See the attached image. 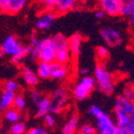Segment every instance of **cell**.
I'll return each mask as SVG.
<instances>
[{"label":"cell","instance_id":"1","mask_svg":"<svg viewBox=\"0 0 134 134\" xmlns=\"http://www.w3.org/2000/svg\"><path fill=\"white\" fill-rule=\"evenodd\" d=\"M89 113L96 119V130L99 134H116L118 126L116 122L98 105H91Z\"/></svg>","mask_w":134,"mask_h":134},{"label":"cell","instance_id":"2","mask_svg":"<svg viewBox=\"0 0 134 134\" xmlns=\"http://www.w3.org/2000/svg\"><path fill=\"white\" fill-rule=\"evenodd\" d=\"M114 109L118 127H127L132 120H134V100L120 96L116 99Z\"/></svg>","mask_w":134,"mask_h":134},{"label":"cell","instance_id":"3","mask_svg":"<svg viewBox=\"0 0 134 134\" xmlns=\"http://www.w3.org/2000/svg\"><path fill=\"white\" fill-rule=\"evenodd\" d=\"M94 81L99 89L105 94H111L115 88L114 76L103 62H100L94 69Z\"/></svg>","mask_w":134,"mask_h":134},{"label":"cell","instance_id":"4","mask_svg":"<svg viewBox=\"0 0 134 134\" xmlns=\"http://www.w3.org/2000/svg\"><path fill=\"white\" fill-rule=\"evenodd\" d=\"M96 86V81L94 77L90 75H85L77 82L73 89V97L77 101H83V100L87 99Z\"/></svg>","mask_w":134,"mask_h":134},{"label":"cell","instance_id":"5","mask_svg":"<svg viewBox=\"0 0 134 134\" xmlns=\"http://www.w3.org/2000/svg\"><path fill=\"white\" fill-rule=\"evenodd\" d=\"M0 49L3 55L10 56L11 58L17 57V56H25V57L27 56L24 49V45L14 36H8L0 44Z\"/></svg>","mask_w":134,"mask_h":134},{"label":"cell","instance_id":"6","mask_svg":"<svg viewBox=\"0 0 134 134\" xmlns=\"http://www.w3.org/2000/svg\"><path fill=\"white\" fill-rule=\"evenodd\" d=\"M68 91L63 87H59L49 96L51 100V111L53 114H59L64 109L68 103Z\"/></svg>","mask_w":134,"mask_h":134},{"label":"cell","instance_id":"7","mask_svg":"<svg viewBox=\"0 0 134 134\" xmlns=\"http://www.w3.org/2000/svg\"><path fill=\"white\" fill-rule=\"evenodd\" d=\"M38 59L40 62L52 63L56 60V51L49 44L47 39L40 40L38 46Z\"/></svg>","mask_w":134,"mask_h":134},{"label":"cell","instance_id":"8","mask_svg":"<svg viewBox=\"0 0 134 134\" xmlns=\"http://www.w3.org/2000/svg\"><path fill=\"white\" fill-rule=\"evenodd\" d=\"M101 37L109 47H117L122 42V36L118 29L114 27H105L101 30Z\"/></svg>","mask_w":134,"mask_h":134},{"label":"cell","instance_id":"9","mask_svg":"<svg viewBox=\"0 0 134 134\" xmlns=\"http://www.w3.org/2000/svg\"><path fill=\"white\" fill-rule=\"evenodd\" d=\"M28 0H0V12L14 15L19 13Z\"/></svg>","mask_w":134,"mask_h":134},{"label":"cell","instance_id":"10","mask_svg":"<svg viewBox=\"0 0 134 134\" xmlns=\"http://www.w3.org/2000/svg\"><path fill=\"white\" fill-rule=\"evenodd\" d=\"M100 9L109 16L120 15V1L119 0H99Z\"/></svg>","mask_w":134,"mask_h":134},{"label":"cell","instance_id":"11","mask_svg":"<svg viewBox=\"0 0 134 134\" xmlns=\"http://www.w3.org/2000/svg\"><path fill=\"white\" fill-rule=\"evenodd\" d=\"M56 17H57V15L54 11H43L37 20L36 26L39 30H47L53 25Z\"/></svg>","mask_w":134,"mask_h":134},{"label":"cell","instance_id":"12","mask_svg":"<svg viewBox=\"0 0 134 134\" xmlns=\"http://www.w3.org/2000/svg\"><path fill=\"white\" fill-rule=\"evenodd\" d=\"M51 65V79L57 80V81H62L66 79L69 75V69L66 64L59 63L57 61H54L49 63Z\"/></svg>","mask_w":134,"mask_h":134},{"label":"cell","instance_id":"13","mask_svg":"<svg viewBox=\"0 0 134 134\" xmlns=\"http://www.w3.org/2000/svg\"><path fill=\"white\" fill-rule=\"evenodd\" d=\"M83 41H84V37L81 33H74L69 39V51H70L72 58H77L80 56Z\"/></svg>","mask_w":134,"mask_h":134},{"label":"cell","instance_id":"14","mask_svg":"<svg viewBox=\"0 0 134 134\" xmlns=\"http://www.w3.org/2000/svg\"><path fill=\"white\" fill-rule=\"evenodd\" d=\"M79 0H57L54 8V12L56 15H62L70 12L76 5Z\"/></svg>","mask_w":134,"mask_h":134},{"label":"cell","instance_id":"15","mask_svg":"<svg viewBox=\"0 0 134 134\" xmlns=\"http://www.w3.org/2000/svg\"><path fill=\"white\" fill-rule=\"evenodd\" d=\"M47 40L56 52L62 49H69V39H66L61 33H57V35L48 38Z\"/></svg>","mask_w":134,"mask_h":134},{"label":"cell","instance_id":"16","mask_svg":"<svg viewBox=\"0 0 134 134\" xmlns=\"http://www.w3.org/2000/svg\"><path fill=\"white\" fill-rule=\"evenodd\" d=\"M79 122H80L79 115L72 114L64 124L61 134H76L77 130H79Z\"/></svg>","mask_w":134,"mask_h":134},{"label":"cell","instance_id":"17","mask_svg":"<svg viewBox=\"0 0 134 134\" xmlns=\"http://www.w3.org/2000/svg\"><path fill=\"white\" fill-rule=\"evenodd\" d=\"M37 105V116L38 117H44L46 114L51 113V100L49 97L42 96L39 101L36 103Z\"/></svg>","mask_w":134,"mask_h":134},{"label":"cell","instance_id":"18","mask_svg":"<svg viewBox=\"0 0 134 134\" xmlns=\"http://www.w3.org/2000/svg\"><path fill=\"white\" fill-rule=\"evenodd\" d=\"M15 91H11L8 89H4L0 97V109L1 110H5L9 107L13 106V102L15 99Z\"/></svg>","mask_w":134,"mask_h":134},{"label":"cell","instance_id":"19","mask_svg":"<svg viewBox=\"0 0 134 134\" xmlns=\"http://www.w3.org/2000/svg\"><path fill=\"white\" fill-rule=\"evenodd\" d=\"M21 76H23V80L26 83V85L29 87H36L39 83L38 74L30 68H24L21 71Z\"/></svg>","mask_w":134,"mask_h":134},{"label":"cell","instance_id":"20","mask_svg":"<svg viewBox=\"0 0 134 134\" xmlns=\"http://www.w3.org/2000/svg\"><path fill=\"white\" fill-rule=\"evenodd\" d=\"M20 118H21V111L15 108L14 106H11L4 110V119L10 124H14V122L19 121Z\"/></svg>","mask_w":134,"mask_h":134},{"label":"cell","instance_id":"21","mask_svg":"<svg viewBox=\"0 0 134 134\" xmlns=\"http://www.w3.org/2000/svg\"><path fill=\"white\" fill-rule=\"evenodd\" d=\"M120 1V15L129 16L134 11V0H119Z\"/></svg>","mask_w":134,"mask_h":134},{"label":"cell","instance_id":"22","mask_svg":"<svg viewBox=\"0 0 134 134\" xmlns=\"http://www.w3.org/2000/svg\"><path fill=\"white\" fill-rule=\"evenodd\" d=\"M37 74L40 79H43V80L51 79V65H49V63L40 62L38 64Z\"/></svg>","mask_w":134,"mask_h":134},{"label":"cell","instance_id":"23","mask_svg":"<svg viewBox=\"0 0 134 134\" xmlns=\"http://www.w3.org/2000/svg\"><path fill=\"white\" fill-rule=\"evenodd\" d=\"M71 58H72V56H71L69 49H62V51L56 52V60L55 61H57L59 63L68 64L70 62Z\"/></svg>","mask_w":134,"mask_h":134},{"label":"cell","instance_id":"24","mask_svg":"<svg viewBox=\"0 0 134 134\" xmlns=\"http://www.w3.org/2000/svg\"><path fill=\"white\" fill-rule=\"evenodd\" d=\"M27 133V128L26 125L21 121H17L11 125L9 129V134H26Z\"/></svg>","mask_w":134,"mask_h":134},{"label":"cell","instance_id":"25","mask_svg":"<svg viewBox=\"0 0 134 134\" xmlns=\"http://www.w3.org/2000/svg\"><path fill=\"white\" fill-rule=\"evenodd\" d=\"M96 55H97V58L99 59L100 62H104L109 57V51L106 46L101 45L96 48Z\"/></svg>","mask_w":134,"mask_h":134},{"label":"cell","instance_id":"26","mask_svg":"<svg viewBox=\"0 0 134 134\" xmlns=\"http://www.w3.org/2000/svg\"><path fill=\"white\" fill-rule=\"evenodd\" d=\"M13 106L15 108H17L18 110H24L27 107V101L23 94H16L15 99H14V102H13Z\"/></svg>","mask_w":134,"mask_h":134},{"label":"cell","instance_id":"27","mask_svg":"<svg viewBox=\"0 0 134 134\" xmlns=\"http://www.w3.org/2000/svg\"><path fill=\"white\" fill-rule=\"evenodd\" d=\"M57 0H39L38 4L42 11H54Z\"/></svg>","mask_w":134,"mask_h":134},{"label":"cell","instance_id":"28","mask_svg":"<svg viewBox=\"0 0 134 134\" xmlns=\"http://www.w3.org/2000/svg\"><path fill=\"white\" fill-rule=\"evenodd\" d=\"M96 133H97L96 127L90 124H84L76 132V134H96Z\"/></svg>","mask_w":134,"mask_h":134},{"label":"cell","instance_id":"29","mask_svg":"<svg viewBox=\"0 0 134 134\" xmlns=\"http://www.w3.org/2000/svg\"><path fill=\"white\" fill-rule=\"evenodd\" d=\"M44 119V125H45L46 128H54L56 125V119L52 114H46L45 116L43 117Z\"/></svg>","mask_w":134,"mask_h":134},{"label":"cell","instance_id":"30","mask_svg":"<svg viewBox=\"0 0 134 134\" xmlns=\"http://www.w3.org/2000/svg\"><path fill=\"white\" fill-rule=\"evenodd\" d=\"M26 134H48L46 128L44 127H33L27 131Z\"/></svg>","mask_w":134,"mask_h":134},{"label":"cell","instance_id":"31","mask_svg":"<svg viewBox=\"0 0 134 134\" xmlns=\"http://www.w3.org/2000/svg\"><path fill=\"white\" fill-rule=\"evenodd\" d=\"M4 89H8V90H11V91H16L18 89V83L14 80L7 81L4 83Z\"/></svg>","mask_w":134,"mask_h":134},{"label":"cell","instance_id":"32","mask_svg":"<svg viewBox=\"0 0 134 134\" xmlns=\"http://www.w3.org/2000/svg\"><path fill=\"white\" fill-rule=\"evenodd\" d=\"M124 97L130 100H134V87H127L124 90Z\"/></svg>","mask_w":134,"mask_h":134},{"label":"cell","instance_id":"33","mask_svg":"<svg viewBox=\"0 0 134 134\" xmlns=\"http://www.w3.org/2000/svg\"><path fill=\"white\" fill-rule=\"evenodd\" d=\"M42 97V94H41V92L39 91V90H32L31 91V93H30V98H31V100L35 103H37L38 101H39V99Z\"/></svg>","mask_w":134,"mask_h":134},{"label":"cell","instance_id":"34","mask_svg":"<svg viewBox=\"0 0 134 134\" xmlns=\"http://www.w3.org/2000/svg\"><path fill=\"white\" fill-rule=\"evenodd\" d=\"M126 130V134H134V120H132L127 127H122Z\"/></svg>","mask_w":134,"mask_h":134},{"label":"cell","instance_id":"35","mask_svg":"<svg viewBox=\"0 0 134 134\" xmlns=\"http://www.w3.org/2000/svg\"><path fill=\"white\" fill-rule=\"evenodd\" d=\"M105 15H106V14L104 13V11H103V10H101V9H98V10H96V11H94V16H96V18H97V19H99V20L103 19Z\"/></svg>","mask_w":134,"mask_h":134},{"label":"cell","instance_id":"36","mask_svg":"<svg viewBox=\"0 0 134 134\" xmlns=\"http://www.w3.org/2000/svg\"><path fill=\"white\" fill-rule=\"evenodd\" d=\"M129 21H130V24L134 27V11L129 15Z\"/></svg>","mask_w":134,"mask_h":134},{"label":"cell","instance_id":"37","mask_svg":"<svg viewBox=\"0 0 134 134\" xmlns=\"http://www.w3.org/2000/svg\"><path fill=\"white\" fill-rule=\"evenodd\" d=\"M88 72H89V70H88L87 68H82V69L80 70V73H82V74H83V76L88 75Z\"/></svg>","mask_w":134,"mask_h":134},{"label":"cell","instance_id":"38","mask_svg":"<svg viewBox=\"0 0 134 134\" xmlns=\"http://www.w3.org/2000/svg\"><path fill=\"white\" fill-rule=\"evenodd\" d=\"M2 56H3V53L1 52V49H0V58H1V57H2Z\"/></svg>","mask_w":134,"mask_h":134},{"label":"cell","instance_id":"39","mask_svg":"<svg viewBox=\"0 0 134 134\" xmlns=\"http://www.w3.org/2000/svg\"><path fill=\"white\" fill-rule=\"evenodd\" d=\"M133 36H134V28H133Z\"/></svg>","mask_w":134,"mask_h":134},{"label":"cell","instance_id":"40","mask_svg":"<svg viewBox=\"0 0 134 134\" xmlns=\"http://www.w3.org/2000/svg\"><path fill=\"white\" fill-rule=\"evenodd\" d=\"M0 133H1V128H0Z\"/></svg>","mask_w":134,"mask_h":134}]
</instances>
